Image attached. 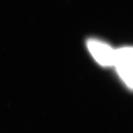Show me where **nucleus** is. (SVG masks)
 I'll return each instance as SVG.
<instances>
[{"instance_id":"obj_1","label":"nucleus","mask_w":133,"mask_h":133,"mask_svg":"<svg viewBox=\"0 0 133 133\" xmlns=\"http://www.w3.org/2000/svg\"><path fill=\"white\" fill-rule=\"evenodd\" d=\"M119 75L130 88H132V49L123 48L116 51L115 62Z\"/></svg>"},{"instance_id":"obj_2","label":"nucleus","mask_w":133,"mask_h":133,"mask_svg":"<svg viewBox=\"0 0 133 133\" xmlns=\"http://www.w3.org/2000/svg\"><path fill=\"white\" fill-rule=\"evenodd\" d=\"M88 47L95 59L102 65L111 66L114 65L116 51L106 44L96 40L88 42Z\"/></svg>"}]
</instances>
